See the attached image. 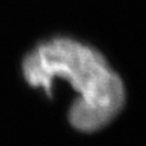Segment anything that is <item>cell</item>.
Segmentation results:
<instances>
[{"instance_id":"cell-1","label":"cell","mask_w":146,"mask_h":146,"mask_svg":"<svg viewBox=\"0 0 146 146\" xmlns=\"http://www.w3.org/2000/svg\"><path fill=\"white\" fill-rule=\"evenodd\" d=\"M23 74L32 87L51 96L56 78L77 94L68 113L69 123L80 132H96L108 126L124 105L126 91L118 73L94 48L68 37L40 44L23 62Z\"/></svg>"}]
</instances>
